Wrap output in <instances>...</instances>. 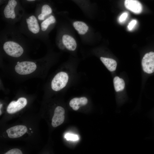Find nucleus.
Masks as SVG:
<instances>
[{
  "instance_id": "1",
  "label": "nucleus",
  "mask_w": 154,
  "mask_h": 154,
  "mask_svg": "<svg viewBox=\"0 0 154 154\" xmlns=\"http://www.w3.org/2000/svg\"><path fill=\"white\" fill-rule=\"evenodd\" d=\"M3 49L9 55L14 57H18L23 54L24 50L18 43L12 41L6 42L3 44Z\"/></svg>"
},
{
  "instance_id": "2",
  "label": "nucleus",
  "mask_w": 154,
  "mask_h": 154,
  "mask_svg": "<svg viewBox=\"0 0 154 154\" xmlns=\"http://www.w3.org/2000/svg\"><path fill=\"white\" fill-rule=\"evenodd\" d=\"M68 78V74L65 72H61L58 73L52 81V89L56 91L61 90L66 86Z\"/></svg>"
},
{
  "instance_id": "3",
  "label": "nucleus",
  "mask_w": 154,
  "mask_h": 154,
  "mask_svg": "<svg viewBox=\"0 0 154 154\" xmlns=\"http://www.w3.org/2000/svg\"><path fill=\"white\" fill-rule=\"evenodd\" d=\"M37 66L34 62L25 61L17 64L15 67V70L19 74L27 75L34 72Z\"/></svg>"
},
{
  "instance_id": "4",
  "label": "nucleus",
  "mask_w": 154,
  "mask_h": 154,
  "mask_svg": "<svg viewBox=\"0 0 154 154\" xmlns=\"http://www.w3.org/2000/svg\"><path fill=\"white\" fill-rule=\"evenodd\" d=\"M143 70L148 74L154 72V52H151L146 53L141 61Z\"/></svg>"
},
{
  "instance_id": "5",
  "label": "nucleus",
  "mask_w": 154,
  "mask_h": 154,
  "mask_svg": "<svg viewBox=\"0 0 154 154\" xmlns=\"http://www.w3.org/2000/svg\"><path fill=\"white\" fill-rule=\"evenodd\" d=\"M27 103V100L24 98H20L17 101H12L7 107V111L9 114L15 113L24 107Z\"/></svg>"
},
{
  "instance_id": "6",
  "label": "nucleus",
  "mask_w": 154,
  "mask_h": 154,
  "mask_svg": "<svg viewBox=\"0 0 154 154\" xmlns=\"http://www.w3.org/2000/svg\"><path fill=\"white\" fill-rule=\"evenodd\" d=\"M65 110L62 107L58 106L55 108L52 119V125L53 127H56L61 124L64 120Z\"/></svg>"
},
{
  "instance_id": "7",
  "label": "nucleus",
  "mask_w": 154,
  "mask_h": 154,
  "mask_svg": "<svg viewBox=\"0 0 154 154\" xmlns=\"http://www.w3.org/2000/svg\"><path fill=\"white\" fill-rule=\"evenodd\" d=\"M27 127L23 125H17L11 127L6 130L8 137L15 138L22 136L27 131Z\"/></svg>"
},
{
  "instance_id": "8",
  "label": "nucleus",
  "mask_w": 154,
  "mask_h": 154,
  "mask_svg": "<svg viewBox=\"0 0 154 154\" xmlns=\"http://www.w3.org/2000/svg\"><path fill=\"white\" fill-rule=\"evenodd\" d=\"M124 5L127 9L135 13L139 14L142 11V5L137 0H125Z\"/></svg>"
},
{
  "instance_id": "9",
  "label": "nucleus",
  "mask_w": 154,
  "mask_h": 154,
  "mask_svg": "<svg viewBox=\"0 0 154 154\" xmlns=\"http://www.w3.org/2000/svg\"><path fill=\"white\" fill-rule=\"evenodd\" d=\"M17 4V2L16 0H9L3 11L4 16L6 18H15V9Z\"/></svg>"
},
{
  "instance_id": "10",
  "label": "nucleus",
  "mask_w": 154,
  "mask_h": 154,
  "mask_svg": "<svg viewBox=\"0 0 154 154\" xmlns=\"http://www.w3.org/2000/svg\"><path fill=\"white\" fill-rule=\"evenodd\" d=\"M62 42L64 46L69 50L74 51L76 48V41L70 35L67 34L64 35L62 37Z\"/></svg>"
},
{
  "instance_id": "11",
  "label": "nucleus",
  "mask_w": 154,
  "mask_h": 154,
  "mask_svg": "<svg viewBox=\"0 0 154 154\" xmlns=\"http://www.w3.org/2000/svg\"><path fill=\"white\" fill-rule=\"evenodd\" d=\"M26 20L29 30L33 34L38 33L40 31V28L36 17L32 15L27 18Z\"/></svg>"
},
{
  "instance_id": "12",
  "label": "nucleus",
  "mask_w": 154,
  "mask_h": 154,
  "mask_svg": "<svg viewBox=\"0 0 154 154\" xmlns=\"http://www.w3.org/2000/svg\"><path fill=\"white\" fill-rule=\"evenodd\" d=\"M88 102V100L85 97L80 98H75L72 99L70 101L69 105L74 110H77L79 108V105L84 106Z\"/></svg>"
},
{
  "instance_id": "13",
  "label": "nucleus",
  "mask_w": 154,
  "mask_h": 154,
  "mask_svg": "<svg viewBox=\"0 0 154 154\" xmlns=\"http://www.w3.org/2000/svg\"><path fill=\"white\" fill-rule=\"evenodd\" d=\"M73 25L78 34L81 35L85 34L89 29V27L86 24L82 21H75L73 23Z\"/></svg>"
},
{
  "instance_id": "14",
  "label": "nucleus",
  "mask_w": 154,
  "mask_h": 154,
  "mask_svg": "<svg viewBox=\"0 0 154 154\" xmlns=\"http://www.w3.org/2000/svg\"><path fill=\"white\" fill-rule=\"evenodd\" d=\"M100 59L109 70L114 71L116 69L117 63L114 60L107 58L101 57Z\"/></svg>"
},
{
  "instance_id": "15",
  "label": "nucleus",
  "mask_w": 154,
  "mask_h": 154,
  "mask_svg": "<svg viewBox=\"0 0 154 154\" xmlns=\"http://www.w3.org/2000/svg\"><path fill=\"white\" fill-rule=\"evenodd\" d=\"M114 89L116 92L122 91L124 89L125 83L124 80L118 76H116L113 80Z\"/></svg>"
},
{
  "instance_id": "16",
  "label": "nucleus",
  "mask_w": 154,
  "mask_h": 154,
  "mask_svg": "<svg viewBox=\"0 0 154 154\" xmlns=\"http://www.w3.org/2000/svg\"><path fill=\"white\" fill-rule=\"evenodd\" d=\"M52 10L50 7L48 5H43L41 8V13L38 16V19L40 20H43L47 15L50 14Z\"/></svg>"
},
{
  "instance_id": "17",
  "label": "nucleus",
  "mask_w": 154,
  "mask_h": 154,
  "mask_svg": "<svg viewBox=\"0 0 154 154\" xmlns=\"http://www.w3.org/2000/svg\"><path fill=\"white\" fill-rule=\"evenodd\" d=\"M56 20L55 17L53 15H51L48 17L41 23V29L42 31H46L50 25L55 23Z\"/></svg>"
},
{
  "instance_id": "18",
  "label": "nucleus",
  "mask_w": 154,
  "mask_h": 154,
  "mask_svg": "<svg viewBox=\"0 0 154 154\" xmlns=\"http://www.w3.org/2000/svg\"><path fill=\"white\" fill-rule=\"evenodd\" d=\"M65 137L67 140L76 141L78 139V137L77 135L69 133L66 134L65 135Z\"/></svg>"
},
{
  "instance_id": "19",
  "label": "nucleus",
  "mask_w": 154,
  "mask_h": 154,
  "mask_svg": "<svg viewBox=\"0 0 154 154\" xmlns=\"http://www.w3.org/2000/svg\"><path fill=\"white\" fill-rule=\"evenodd\" d=\"M5 154H22V152L19 149L14 148L7 151Z\"/></svg>"
},
{
  "instance_id": "20",
  "label": "nucleus",
  "mask_w": 154,
  "mask_h": 154,
  "mask_svg": "<svg viewBox=\"0 0 154 154\" xmlns=\"http://www.w3.org/2000/svg\"><path fill=\"white\" fill-rule=\"evenodd\" d=\"M137 21L133 20L130 22L128 26V28L129 30H131L136 24Z\"/></svg>"
},
{
  "instance_id": "21",
  "label": "nucleus",
  "mask_w": 154,
  "mask_h": 154,
  "mask_svg": "<svg viewBox=\"0 0 154 154\" xmlns=\"http://www.w3.org/2000/svg\"><path fill=\"white\" fill-rule=\"evenodd\" d=\"M127 13L125 12L120 16L119 18V20L120 22H122L125 20L127 16Z\"/></svg>"
},
{
  "instance_id": "22",
  "label": "nucleus",
  "mask_w": 154,
  "mask_h": 154,
  "mask_svg": "<svg viewBox=\"0 0 154 154\" xmlns=\"http://www.w3.org/2000/svg\"><path fill=\"white\" fill-rule=\"evenodd\" d=\"M26 0L29 1H34L36 0Z\"/></svg>"
}]
</instances>
